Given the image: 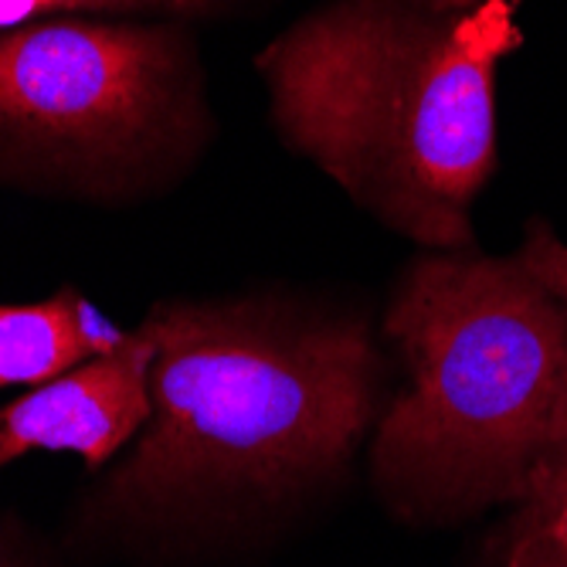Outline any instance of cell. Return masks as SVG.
Wrapping results in <instances>:
<instances>
[{"instance_id": "6da1fadb", "label": "cell", "mask_w": 567, "mask_h": 567, "mask_svg": "<svg viewBox=\"0 0 567 567\" xmlns=\"http://www.w3.org/2000/svg\"><path fill=\"white\" fill-rule=\"evenodd\" d=\"M520 41L517 0H327L255 72L296 157L394 235L462 251L496 171V72Z\"/></svg>"}, {"instance_id": "7a4b0ae2", "label": "cell", "mask_w": 567, "mask_h": 567, "mask_svg": "<svg viewBox=\"0 0 567 567\" xmlns=\"http://www.w3.org/2000/svg\"><path fill=\"white\" fill-rule=\"evenodd\" d=\"M153 411L99 506L187 524L333 476L381 408L384 364L364 323L262 302L150 309Z\"/></svg>"}, {"instance_id": "3957f363", "label": "cell", "mask_w": 567, "mask_h": 567, "mask_svg": "<svg viewBox=\"0 0 567 567\" xmlns=\"http://www.w3.org/2000/svg\"><path fill=\"white\" fill-rule=\"evenodd\" d=\"M384 333L408 364L374 435L384 503L408 520L524 503L567 371V309L517 255L425 251L401 276Z\"/></svg>"}, {"instance_id": "277c9868", "label": "cell", "mask_w": 567, "mask_h": 567, "mask_svg": "<svg viewBox=\"0 0 567 567\" xmlns=\"http://www.w3.org/2000/svg\"><path fill=\"white\" fill-rule=\"evenodd\" d=\"M215 140L197 38L171 18H44L0 34V187L130 204Z\"/></svg>"}, {"instance_id": "5b68a950", "label": "cell", "mask_w": 567, "mask_h": 567, "mask_svg": "<svg viewBox=\"0 0 567 567\" xmlns=\"http://www.w3.org/2000/svg\"><path fill=\"white\" fill-rule=\"evenodd\" d=\"M157 340L146 327L89 357L69 374L38 384L0 408V470L31 452H72L92 473L126 449L150 422V371Z\"/></svg>"}, {"instance_id": "8992f818", "label": "cell", "mask_w": 567, "mask_h": 567, "mask_svg": "<svg viewBox=\"0 0 567 567\" xmlns=\"http://www.w3.org/2000/svg\"><path fill=\"white\" fill-rule=\"evenodd\" d=\"M79 296L65 286L41 302H0V391L48 384L95 357L79 327Z\"/></svg>"}, {"instance_id": "52a82bcc", "label": "cell", "mask_w": 567, "mask_h": 567, "mask_svg": "<svg viewBox=\"0 0 567 567\" xmlns=\"http://www.w3.org/2000/svg\"><path fill=\"white\" fill-rule=\"evenodd\" d=\"M496 567H567V473H540L499 534Z\"/></svg>"}, {"instance_id": "ba28073f", "label": "cell", "mask_w": 567, "mask_h": 567, "mask_svg": "<svg viewBox=\"0 0 567 567\" xmlns=\"http://www.w3.org/2000/svg\"><path fill=\"white\" fill-rule=\"evenodd\" d=\"M221 0H0V34L44 18H171L215 14Z\"/></svg>"}, {"instance_id": "9c48e42d", "label": "cell", "mask_w": 567, "mask_h": 567, "mask_svg": "<svg viewBox=\"0 0 567 567\" xmlns=\"http://www.w3.org/2000/svg\"><path fill=\"white\" fill-rule=\"evenodd\" d=\"M524 262V269L567 309V245L554 235L544 218L527 225L524 245L513 251Z\"/></svg>"}, {"instance_id": "30bf717a", "label": "cell", "mask_w": 567, "mask_h": 567, "mask_svg": "<svg viewBox=\"0 0 567 567\" xmlns=\"http://www.w3.org/2000/svg\"><path fill=\"white\" fill-rule=\"evenodd\" d=\"M540 473H567V371H564V384H560V394H557L550 445H547V458H544Z\"/></svg>"}, {"instance_id": "8fae6325", "label": "cell", "mask_w": 567, "mask_h": 567, "mask_svg": "<svg viewBox=\"0 0 567 567\" xmlns=\"http://www.w3.org/2000/svg\"><path fill=\"white\" fill-rule=\"evenodd\" d=\"M0 567H11V564H8V560H4V557H0Z\"/></svg>"}]
</instances>
